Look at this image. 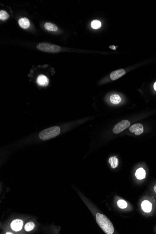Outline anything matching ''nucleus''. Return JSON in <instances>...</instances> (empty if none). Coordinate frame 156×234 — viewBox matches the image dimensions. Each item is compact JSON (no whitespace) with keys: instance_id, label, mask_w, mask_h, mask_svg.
Masks as SVG:
<instances>
[{"instance_id":"f3484780","label":"nucleus","mask_w":156,"mask_h":234,"mask_svg":"<svg viewBox=\"0 0 156 234\" xmlns=\"http://www.w3.org/2000/svg\"><path fill=\"white\" fill-rule=\"evenodd\" d=\"M117 205L120 209H126L128 206L127 202L123 200H120L117 201Z\"/></svg>"},{"instance_id":"dca6fc26","label":"nucleus","mask_w":156,"mask_h":234,"mask_svg":"<svg viewBox=\"0 0 156 234\" xmlns=\"http://www.w3.org/2000/svg\"><path fill=\"white\" fill-rule=\"evenodd\" d=\"M101 23L99 20H93L91 22V27L94 29H99L101 26Z\"/></svg>"},{"instance_id":"f8f14e48","label":"nucleus","mask_w":156,"mask_h":234,"mask_svg":"<svg viewBox=\"0 0 156 234\" xmlns=\"http://www.w3.org/2000/svg\"><path fill=\"white\" fill-rule=\"evenodd\" d=\"M109 162L110 164L111 167L114 169L117 168L119 164V161L116 156L110 157L109 159Z\"/></svg>"},{"instance_id":"1a4fd4ad","label":"nucleus","mask_w":156,"mask_h":234,"mask_svg":"<svg viewBox=\"0 0 156 234\" xmlns=\"http://www.w3.org/2000/svg\"><path fill=\"white\" fill-rule=\"evenodd\" d=\"M142 209L145 212L150 213L152 210V204L148 201H144L141 204Z\"/></svg>"},{"instance_id":"9d476101","label":"nucleus","mask_w":156,"mask_h":234,"mask_svg":"<svg viewBox=\"0 0 156 234\" xmlns=\"http://www.w3.org/2000/svg\"><path fill=\"white\" fill-rule=\"evenodd\" d=\"M135 176L139 180L144 179L146 176V172L143 168H140L136 171Z\"/></svg>"},{"instance_id":"412c9836","label":"nucleus","mask_w":156,"mask_h":234,"mask_svg":"<svg viewBox=\"0 0 156 234\" xmlns=\"http://www.w3.org/2000/svg\"><path fill=\"white\" fill-rule=\"evenodd\" d=\"M6 234H12V233H7Z\"/></svg>"},{"instance_id":"20e7f679","label":"nucleus","mask_w":156,"mask_h":234,"mask_svg":"<svg viewBox=\"0 0 156 234\" xmlns=\"http://www.w3.org/2000/svg\"><path fill=\"white\" fill-rule=\"evenodd\" d=\"M131 123L128 120H123L118 123L114 126L113 131L115 134H118L129 127Z\"/></svg>"},{"instance_id":"7ed1b4c3","label":"nucleus","mask_w":156,"mask_h":234,"mask_svg":"<svg viewBox=\"0 0 156 234\" xmlns=\"http://www.w3.org/2000/svg\"><path fill=\"white\" fill-rule=\"evenodd\" d=\"M37 49L46 53H58L61 51L60 46L53 45L49 43H41L37 46Z\"/></svg>"},{"instance_id":"aec40b11","label":"nucleus","mask_w":156,"mask_h":234,"mask_svg":"<svg viewBox=\"0 0 156 234\" xmlns=\"http://www.w3.org/2000/svg\"><path fill=\"white\" fill-rule=\"evenodd\" d=\"M153 188H154V192H155V193H156V185H155V186H154V187Z\"/></svg>"},{"instance_id":"9b49d317","label":"nucleus","mask_w":156,"mask_h":234,"mask_svg":"<svg viewBox=\"0 0 156 234\" xmlns=\"http://www.w3.org/2000/svg\"><path fill=\"white\" fill-rule=\"evenodd\" d=\"M19 25L21 28L23 29H27L30 26V22L29 20L26 17H23L20 19L19 20Z\"/></svg>"},{"instance_id":"f03ea898","label":"nucleus","mask_w":156,"mask_h":234,"mask_svg":"<svg viewBox=\"0 0 156 234\" xmlns=\"http://www.w3.org/2000/svg\"><path fill=\"white\" fill-rule=\"evenodd\" d=\"M60 129L57 126H54L44 129L40 132L39 137L42 140H47L54 138L60 134Z\"/></svg>"},{"instance_id":"f257e3e1","label":"nucleus","mask_w":156,"mask_h":234,"mask_svg":"<svg viewBox=\"0 0 156 234\" xmlns=\"http://www.w3.org/2000/svg\"><path fill=\"white\" fill-rule=\"evenodd\" d=\"M96 220L99 226L104 233L107 234H112L114 233V226L105 215L97 213L96 215Z\"/></svg>"},{"instance_id":"2eb2a0df","label":"nucleus","mask_w":156,"mask_h":234,"mask_svg":"<svg viewBox=\"0 0 156 234\" xmlns=\"http://www.w3.org/2000/svg\"><path fill=\"white\" fill-rule=\"evenodd\" d=\"M9 17V15L8 13L5 10H1L0 11V19L2 21H4L7 19Z\"/></svg>"},{"instance_id":"ddd939ff","label":"nucleus","mask_w":156,"mask_h":234,"mask_svg":"<svg viewBox=\"0 0 156 234\" xmlns=\"http://www.w3.org/2000/svg\"><path fill=\"white\" fill-rule=\"evenodd\" d=\"M45 29L47 31H56L58 30V27L56 25L50 23H46L44 25Z\"/></svg>"},{"instance_id":"6e6552de","label":"nucleus","mask_w":156,"mask_h":234,"mask_svg":"<svg viewBox=\"0 0 156 234\" xmlns=\"http://www.w3.org/2000/svg\"><path fill=\"white\" fill-rule=\"evenodd\" d=\"M37 84L39 86L45 87L48 84L49 80L44 75H40L37 77Z\"/></svg>"},{"instance_id":"4468645a","label":"nucleus","mask_w":156,"mask_h":234,"mask_svg":"<svg viewBox=\"0 0 156 234\" xmlns=\"http://www.w3.org/2000/svg\"><path fill=\"white\" fill-rule=\"evenodd\" d=\"M110 101L114 104H117L121 101V98L119 95H113L110 96Z\"/></svg>"},{"instance_id":"423d86ee","label":"nucleus","mask_w":156,"mask_h":234,"mask_svg":"<svg viewBox=\"0 0 156 234\" xmlns=\"http://www.w3.org/2000/svg\"><path fill=\"white\" fill-rule=\"evenodd\" d=\"M23 225V221L19 219H16L13 221L11 223V228L15 231H18L22 229Z\"/></svg>"},{"instance_id":"0eeeda50","label":"nucleus","mask_w":156,"mask_h":234,"mask_svg":"<svg viewBox=\"0 0 156 234\" xmlns=\"http://www.w3.org/2000/svg\"><path fill=\"white\" fill-rule=\"evenodd\" d=\"M126 72L124 69H120L117 70L115 71L110 73V77L113 81H115L116 79L124 75Z\"/></svg>"},{"instance_id":"a211bd4d","label":"nucleus","mask_w":156,"mask_h":234,"mask_svg":"<svg viewBox=\"0 0 156 234\" xmlns=\"http://www.w3.org/2000/svg\"><path fill=\"white\" fill-rule=\"evenodd\" d=\"M35 227L34 223L32 222H29L26 224L25 229L26 231H30L34 229Z\"/></svg>"},{"instance_id":"6ab92c4d","label":"nucleus","mask_w":156,"mask_h":234,"mask_svg":"<svg viewBox=\"0 0 156 234\" xmlns=\"http://www.w3.org/2000/svg\"><path fill=\"white\" fill-rule=\"evenodd\" d=\"M154 89L156 91V82H155V84L154 85Z\"/></svg>"},{"instance_id":"39448f33","label":"nucleus","mask_w":156,"mask_h":234,"mask_svg":"<svg viewBox=\"0 0 156 234\" xmlns=\"http://www.w3.org/2000/svg\"><path fill=\"white\" fill-rule=\"evenodd\" d=\"M129 130L132 133H134L135 135L138 136L143 133V126L140 123L133 124L129 127Z\"/></svg>"}]
</instances>
